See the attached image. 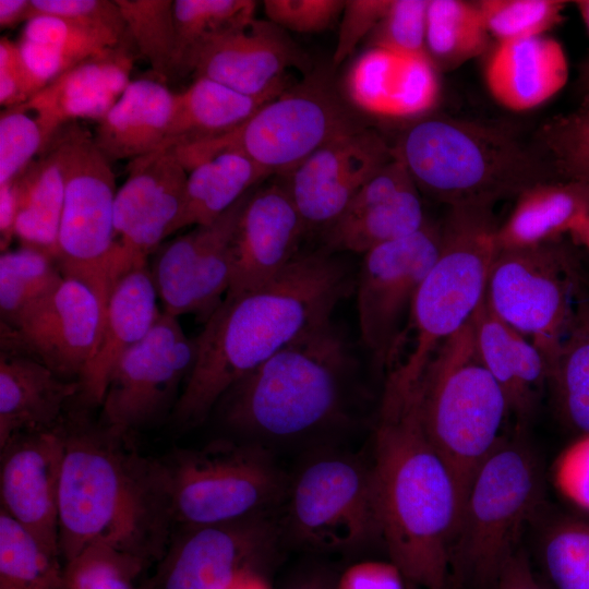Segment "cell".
Listing matches in <instances>:
<instances>
[{
  "mask_svg": "<svg viewBox=\"0 0 589 589\" xmlns=\"http://www.w3.org/2000/svg\"><path fill=\"white\" fill-rule=\"evenodd\" d=\"M342 254L301 253L262 287L225 294L194 338V360L172 411L181 428L201 424L240 378L314 325L353 290Z\"/></svg>",
  "mask_w": 589,
  "mask_h": 589,
  "instance_id": "cell-1",
  "label": "cell"
},
{
  "mask_svg": "<svg viewBox=\"0 0 589 589\" xmlns=\"http://www.w3.org/2000/svg\"><path fill=\"white\" fill-rule=\"evenodd\" d=\"M419 380L396 366L387 373L371 468L381 538L392 562L417 588L447 589L461 498L423 426Z\"/></svg>",
  "mask_w": 589,
  "mask_h": 589,
  "instance_id": "cell-2",
  "label": "cell"
},
{
  "mask_svg": "<svg viewBox=\"0 0 589 589\" xmlns=\"http://www.w3.org/2000/svg\"><path fill=\"white\" fill-rule=\"evenodd\" d=\"M59 493V550L64 562L105 544L146 563L161 558L171 517L164 462L141 455L104 423L65 424Z\"/></svg>",
  "mask_w": 589,
  "mask_h": 589,
  "instance_id": "cell-3",
  "label": "cell"
},
{
  "mask_svg": "<svg viewBox=\"0 0 589 589\" xmlns=\"http://www.w3.org/2000/svg\"><path fill=\"white\" fill-rule=\"evenodd\" d=\"M359 393L354 348L329 317L240 378L216 407L241 440L269 448L348 429Z\"/></svg>",
  "mask_w": 589,
  "mask_h": 589,
  "instance_id": "cell-4",
  "label": "cell"
},
{
  "mask_svg": "<svg viewBox=\"0 0 589 589\" xmlns=\"http://www.w3.org/2000/svg\"><path fill=\"white\" fill-rule=\"evenodd\" d=\"M392 146L419 192L448 207L491 206L555 180L540 152L503 127L447 116L409 122Z\"/></svg>",
  "mask_w": 589,
  "mask_h": 589,
  "instance_id": "cell-5",
  "label": "cell"
},
{
  "mask_svg": "<svg viewBox=\"0 0 589 589\" xmlns=\"http://www.w3.org/2000/svg\"><path fill=\"white\" fill-rule=\"evenodd\" d=\"M423 426L452 471L461 498L483 460L507 436L510 410L484 366L471 320L432 353L419 380Z\"/></svg>",
  "mask_w": 589,
  "mask_h": 589,
  "instance_id": "cell-6",
  "label": "cell"
},
{
  "mask_svg": "<svg viewBox=\"0 0 589 589\" xmlns=\"http://www.w3.org/2000/svg\"><path fill=\"white\" fill-rule=\"evenodd\" d=\"M544 496L540 461L522 431L506 436L477 469L450 552L459 586L494 589Z\"/></svg>",
  "mask_w": 589,
  "mask_h": 589,
  "instance_id": "cell-7",
  "label": "cell"
},
{
  "mask_svg": "<svg viewBox=\"0 0 589 589\" xmlns=\"http://www.w3.org/2000/svg\"><path fill=\"white\" fill-rule=\"evenodd\" d=\"M365 128L329 72L317 70L263 105L237 129L171 147L189 172L223 152H237L269 176L288 175L327 143Z\"/></svg>",
  "mask_w": 589,
  "mask_h": 589,
  "instance_id": "cell-8",
  "label": "cell"
},
{
  "mask_svg": "<svg viewBox=\"0 0 589 589\" xmlns=\"http://www.w3.org/2000/svg\"><path fill=\"white\" fill-rule=\"evenodd\" d=\"M491 206L449 207L441 224L437 257L416 294L408 328L414 346L397 366L418 378L435 349L473 316L485 298L490 271L498 251Z\"/></svg>",
  "mask_w": 589,
  "mask_h": 589,
  "instance_id": "cell-9",
  "label": "cell"
},
{
  "mask_svg": "<svg viewBox=\"0 0 589 589\" xmlns=\"http://www.w3.org/2000/svg\"><path fill=\"white\" fill-rule=\"evenodd\" d=\"M164 466L172 521L182 527L274 514L288 485L271 449L241 438L179 449Z\"/></svg>",
  "mask_w": 589,
  "mask_h": 589,
  "instance_id": "cell-10",
  "label": "cell"
},
{
  "mask_svg": "<svg viewBox=\"0 0 589 589\" xmlns=\"http://www.w3.org/2000/svg\"><path fill=\"white\" fill-rule=\"evenodd\" d=\"M278 519L283 536L318 552H349L380 536L371 461L323 453L288 480Z\"/></svg>",
  "mask_w": 589,
  "mask_h": 589,
  "instance_id": "cell-11",
  "label": "cell"
},
{
  "mask_svg": "<svg viewBox=\"0 0 589 589\" xmlns=\"http://www.w3.org/2000/svg\"><path fill=\"white\" fill-rule=\"evenodd\" d=\"M60 132L65 145V192L56 261L64 277L94 289L106 309L119 277L116 177L87 130L72 125Z\"/></svg>",
  "mask_w": 589,
  "mask_h": 589,
  "instance_id": "cell-12",
  "label": "cell"
},
{
  "mask_svg": "<svg viewBox=\"0 0 589 589\" xmlns=\"http://www.w3.org/2000/svg\"><path fill=\"white\" fill-rule=\"evenodd\" d=\"M574 288L569 256L553 241L498 250L485 301L498 318L538 348L551 372L575 314Z\"/></svg>",
  "mask_w": 589,
  "mask_h": 589,
  "instance_id": "cell-13",
  "label": "cell"
},
{
  "mask_svg": "<svg viewBox=\"0 0 589 589\" xmlns=\"http://www.w3.org/2000/svg\"><path fill=\"white\" fill-rule=\"evenodd\" d=\"M441 244V224L426 220L416 232L365 254L354 290L360 339L380 370L394 368L422 280Z\"/></svg>",
  "mask_w": 589,
  "mask_h": 589,
  "instance_id": "cell-14",
  "label": "cell"
},
{
  "mask_svg": "<svg viewBox=\"0 0 589 589\" xmlns=\"http://www.w3.org/2000/svg\"><path fill=\"white\" fill-rule=\"evenodd\" d=\"M193 360L194 338L178 317L161 312L115 364L100 404L101 423L129 434L173 411Z\"/></svg>",
  "mask_w": 589,
  "mask_h": 589,
  "instance_id": "cell-15",
  "label": "cell"
},
{
  "mask_svg": "<svg viewBox=\"0 0 589 589\" xmlns=\"http://www.w3.org/2000/svg\"><path fill=\"white\" fill-rule=\"evenodd\" d=\"M283 538L274 514L183 527L146 589H229L245 574H263Z\"/></svg>",
  "mask_w": 589,
  "mask_h": 589,
  "instance_id": "cell-16",
  "label": "cell"
},
{
  "mask_svg": "<svg viewBox=\"0 0 589 589\" xmlns=\"http://www.w3.org/2000/svg\"><path fill=\"white\" fill-rule=\"evenodd\" d=\"M250 191L209 225L163 243L149 266L163 312L205 323L224 300L232 274V239Z\"/></svg>",
  "mask_w": 589,
  "mask_h": 589,
  "instance_id": "cell-17",
  "label": "cell"
},
{
  "mask_svg": "<svg viewBox=\"0 0 589 589\" xmlns=\"http://www.w3.org/2000/svg\"><path fill=\"white\" fill-rule=\"evenodd\" d=\"M104 315L94 289L64 277L15 328L1 326V351L28 356L60 377L77 381L96 348Z\"/></svg>",
  "mask_w": 589,
  "mask_h": 589,
  "instance_id": "cell-18",
  "label": "cell"
},
{
  "mask_svg": "<svg viewBox=\"0 0 589 589\" xmlns=\"http://www.w3.org/2000/svg\"><path fill=\"white\" fill-rule=\"evenodd\" d=\"M115 201L119 276L147 263L172 233L185 196L188 171L171 147L131 160Z\"/></svg>",
  "mask_w": 589,
  "mask_h": 589,
  "instance_id": "cell-19",
  "label": "cell"
},
{
  "mask_svg": "<svg viewBox=\"0 0 589 589\" xmlns=\"http://www.w3.org/2000/svg\"><path fill=\"white\" fill-rule=\"evenodd\" d=\"M392 157V146L365 127L322 146L286 175L308 232L329 227Z\"/></svg>",
  "mask_w": 589,
  "mask_h": 589,
  "instance_id": "cell-20",
  "label": "cell"
},
{
  "mask_svg": "<svg viewBox=\"0 0 589 589\" xmlns=\"http://www.w3.org/2000/svg\"><path fill=\"white\" fill-rule=\"evenodd\" d=\"M1 509L49 550H59V493L64 457L63 421L24 433L1 448Z\"/></svg>",
  "mask_w": 589,
  "mask_h": 589,
  "instance_id": "cell-21",
  "label": "cell"
},
{
  "mask_svg": "<svg viewBox=\"0 0 589 589\" xmlns=\"http://www.w3.org/2000/svg\"><path fill=\"white\" fill-rule=\"evenodd\" d=\"M308 232L285 183L250 191L232 239V274L227 292L255 290L280 274L300 254Z\"/></svg>",
  "mask_w": 589,
  "mask_h": 589,
  "instance_id": "cell-22",
  "label": "cell"
},
{
  "mask_svg": "<svg viewBox=\"0 0 589 589\" xmlns=\"http://www.w3.org/2000/svg\"><path fill=\"white\" fill-rule=\"evenodd\" d=\"M426 220L418 188L393 155L323 231L322 248L330 253L363 255L416 232Z\"/></svg>",
  "mask_w": 589,
  "mask_h": 589,
  "instance_id": "cell-23",
  "label": "cell"
},
{
  "mask_svg": "<svg viewBox=\"0 0 589 589\" xmlns=\"http://www.w3.org/2000/svg\"><path fill=\"white\" fill-rule=\"evenodd\" d=\"M297 46L269 21H252L207 43L197 55L195 77H207L240 93L259 96L288 86L285 71L300 65Z\"/></svg>",
  "mask_w": 589,
  "mask_h": 589,
  "instance_id": "cell-24",
  "label": "cell"
},
{
  "mask_svg": "<svg viewBox=\"0 0 589 589\" xmlns=\"http://www.w3.org/2000/svg\"><path fill=\"white\" fill-rule=\"evenodd\" d=\"M132 45L129 38L84 59L27 101L47 148L65 123L75 119L98 122L116 104L131 82Z\"/></svg>",
  "mask_w": 589,
  "mask_h": 589,
  "instance_id": "cell-25",
  "label": "cell"
},
{
  "mask_svg": "<svg viewBox=\"0 0 589 589\" xmlns=\"http://www.w3.org/2000/svg\"><path fill=\"white\" fill-rule=\"evenodd\" d=\"M147 263L132 266L113 283L96 348L80 375L79 395L100 406L117 361L153 328L161 312Z\"/></svg>",
  "mask_w": 589,
  "mask_h": 589,
  "instance_id": "cell-26",
  "label": "cell"
},
{
  "mask_svg": "<svg viewBox=\"0 0 589 589\" xmlns=\"http://www.w3.org/2000/svg\"><path fill=\"white\" fill-rule=\"evenodd\" d=\"M483 79L498 105L524 112L543 105L564 87L568 62L560 41L549 35L495 43L485 55Z\"/></svg>",
  "mask_w": 589,
  "mask_h": 589,
  "instance_id": "cell-27",
  "label": "cell"
},
{
  "mask_svg": "<svg viewBox=\"0 0 589 589\" xmlns=\"http://www.w3.org/2000/svg\"><path fill=\"white\" fill-rule=\"evenodd\" d=\"M471 322L480 358L504 392L510 416L522 431L550 383L546 361L530 340L492 312L485 298Z\"/></svg>",
  "mask_w": 589,
  "mask_h": 589,
  "instance_id": "cell-28",
  "label": "cell"
},
{
  "mask_svg": "<svg viewBox=\"0 0 589 589\" xmlns=\"http://www.w3.org/2000/svg\"><path fill=\"white\" fill-rule=\"evenodd\" d=\"M80 393L41 362L21 353L0 356V448L13 437L56 429L68 400Z\"/></svg>",
  "mask_w": 589,
  "mask_h": 589,
  "instance_id": "cell-29",
  "label": "cell"
},
{
  "mask_svg": "<svg viewBox=\"0 0 589 589\" xmlns=\"http://www.w3.org/2000/svg\"><path fill=\"white\" fill-rule=\"evenodd\" d=\"M175 93L159 81H131L120 98L97 122L95 145L111 163L158 151L168 132Z\"/></svg>",
  "mask_w": 589,
  "mask_h": 589,
  "instance_id": "cell-30",
  "label": "cell"
},
{
  "mask_svg": "<svg viewBox=\"0 0 589 589\" xmlns=\"http://www.w3.org/2000/svg\"><path fill=\"white\" fill-rule=\"evenodd\" d=\"M288 86L252 96L207 77H195L183 92L175 93L173 112L159 149L185 145L228 133Z\"/></svg>",
  "mask_w": 589,
  "mask_h": 589,
  "instance_id": "cell-31",
  "label": "cell"
},
{
  "mask_svg": "<svg viewBox=\"0 0 589 589\" xmlns=\"http://www.w3.org/2000/svg\"><path fill=\"white\" fill-rule=\"evenodd\" d=\"M515 200L510 214L497 227L498 250L557 241L580 215L589 212V190L557 179L534 183Z\"/></svg>",
  "mask_w": 589,
  "mask_h": 589,
  "instance_id": "cell-32",
  "label": "cell"
},
{
  "mask_svg": "<svg viewBox=\"0 0 589 589\" xmlns=\"http://www.w3.org/2000/svg\"><path fill=\"white\" fill-rule=\"evenodd\" d=\"M44 153L19 178L14 236L22 247L57 259L65 192V145L60 131Z\"/></svg>",
  "mask_w": 589,
  "mask_h": 589,
  "instance_id": "cell-33",
  "label": "cell"
},
{
  "mask_svg": "<svg viewBox=\"0 0 589 589\" xmlns=\"http://www.w3.org/2000/svg\"><path fill=\"white\" fill-rule=\"evenodd\" d=\"M268 176L237 152H223L199 164L188 172L184 204L172 233L212 224Z\"/></svg>",
  "mask_w": 589,
  "mask_h": 589,
  "instance_id": "cell-34",
  "label": "cell"
},
{
  "mask_svg": "<svg viewBox=\"0 0 589 589\" xmlns=\"http://www.w3.org/2000/svg\"><path fill=\"white\" fill-rule=\"evenodd\" d=\"M477 1L429 0L425 52L437 71H452L491 48Z\"/></svg>",
  "mask_w": 589,
  "mask_h": 589,
  "instance_id": "cell-35",
  "label": "cell"
},
{
  "mask_svg": "<svg viewBox=\"0 0 589 589\" xmlns=\"http://www.w3.org/2000/svg\"><path fill=\"white\" fill-rule=\"evenodd\" d=\"M252 0H175L171 75L192 72L203 47L216 36L255 19Z\"/></svg>",
  "mask_w": 589,
  "mask_h": 589,
  "instance_id": "cell-36",
  "label": "cell"
},
{
  "mask_svg": "<svg viewBox=\"0 0 589 589\" xmlns=\"http://www.w3.org/2000/svg\"><path fill=\"white\" fill-rule=\"evenodd\" d=\"M62 275L55 257L27 247L1 252V326L15 328L61 284Z\"/></svg>",
  "mask_w": 589,
  "mask_h": 589,
  "instance_id": "cell-37",
  "label": "cell"
},
{
  "mask_svg": "<svg viewBox=\"0 0 589 589\" xmlns=\"http://www.w3.org/2000/svg\"><path fill=\"white\" fill-rule=\"evenodd\" d=\"M550 383L562 417L578 434L589 433V301L575 309L551 368Z\"/></svg>",
  "mask_w": 589,
  "mask_h": 589,
  "instance_id": "cell-38",
  "label": "cell"
},
{
  "mask_svg": "<svg viewBox=\"0 0 589 589\" xmlns=\"http://www.w3.org/2000/svg\"><path fill=\"white\" fill-rule=\"evenodd\" d=\"M61 555L0 512V589H63Z\"/></svg>",
  "mask_w": 589,
  "mask_h": 589,
  "instance_id": "cell-39",
  "label": "cell"
},
{
  "mask_svg": "<svg viewBox=\"0 0 589 589\" xmlns=\"http://www.w3.org/2000/svg\"><path fill=\"white\" fill-rule=\"evenodd\" d=\"M537 560L545 589H589V519L552 520L542 530Z\"/></svg>",
  "mask_w": 589,
  "mask_h": 589,
  "instance_id": "cell-40",
  "label": "cell"
},
{
  "mask_svg": "<svg viewBox=\"0 0 589 589\" xmlns=\"http://www.w3.org/2000/svg\"><path fill=\"white\" fill-rule=\"evenodd\" d=\"M537 141L554 178L589 190V96L575 110L544 122Z\"/></svg>",
  "mask_w": 589,
  "mask_h": 589,
  "instance_id": "cell-41",
  "label": "cell"
},
{
  "mask_svg": "<svg viewBox=\"0 0 589 589\" xmlns=\"http://www.w3.org/2000/svg\"><path fill=\"white\" fill-rule=\"evenodd\" d=\"M134 48L160 79L170 77L175 46L172 0H116Z\"/></svg>",
  "mask_w": 589,
  "mask_h": 589,
  "instance_id": "cell-42",
  "label": "cell"
},
{
  "mask_svg": "<svg viewBox=\"0 0 589 589\" xmlns=\"http://www.w3.org/2000/svg\"><path fill=\"white\" fill-rule=\"evenodd\" d=\"M477 3L495 43L546 35L563 21L567 5L561 0H480Z\"/></svg>",
  "mask_w": 589,
  "mask_h": 589,
  "instance_id": "cell-43",
  "label": "cell"
},
{
  "mask_svg": "<svg viewBox=\"0 0 589 589\" xmlns=\"http://www.w3.org/2000/svg\"><path fill=\"white\" fill-rule=\"evenodd\" d=\"M146 562L117 548L96 544L63 565V589H139L135 580Z\"/></svg>",
  "mask_w": 589,
  "mask_h": 589,
  "instance_id": "cell-44",
  "label": "cell"
},
{
  "mask_svg": "<svg viewBox=\"0 0 589 589\" xmlns=\"http://www.w3.org/2000/svg\"><path fill=\"white\" fill-rule=\"evenodd\" d=\"M21 39L48 46L73 67L93 55L127 40L69 20L48 15L28 20L23 27Z\"/></svg>",
  "mask_w": 589,
  "mask_h": 589,
  "instance_id": "cell-45",
  "label": "cell"
},
{
  "mask_svg": "<svg viewBox=\"0 0 589 589\" xmlns=\"http://www.w3.org/2000/svg\"><path fill=\"white\" fill-rule=\"evenodd\" d=\"M47 149L39 122L27 103L0 115V185L19 179Z\"/></svg>",
  "mask_w": 589,
  "mask_h": 589,
  "instance_id": "cell-46",
  "label": "cell"
},
{
  "mask_svg": "<svg viewBox=\"0 0 589 589\" xmlns=\"http://www.w3.org/2000/svg\"><path fill=\"white\" fill-rule=\"evenodd\" d=\"M428 5L429 0H390L384 16L369 36L371 48L407 59H428Z\"/></svg>",
  "mask_w": 589,
  "mask_h": 589,
  "instance_id": "cell-47",
  "label": "cell"
},
{
  "mask_svg": "<svg viewBox=\"0 0 589 589\" xmlns=\"http://www.w3.org/2000/svg\"><path fill=\"white\" fill-rule=\"evenodd\" d=\"M39 15L69 20L121 39L130 37L116 0H31L28 20Z\"/></svg>",
  "mask_w": 589,
  "mask_h": 589,
  "instance_id": "cell-48",
  "label": "cell"
},
{
  "mask_svg": "<svg viewBox=\"0 0 589 589\" xmlns=\"http://www.w3.org/2000/svg\"><path fill=\"white\" fill-rule=\"evenodd\" d=\"M550 480L561 497L589 515V433L578 434L558 453Z\"/></svg>",
  "mask_w": 589,
  "mask_h": 589,
  "instance_id": "cell-49",
  "label": "cell"
},
{
  "mask_svg": "<svg viewBox=\"0 0 589 589\" xmlns=\"http://www.w3.org/2000/svg\"><path fill=\"white\" fill-rule=\"evenodd\" d=\"M345 0H265L268 21L281 29L301 34L323 32L340 19Z\"/></svg>",
  "mask_w": 589,
  "mask_h": 589,
  "instance_id": "cell-50",
  "label": "cell"
},
{
  "mask_svg": "<svg viewBox=\"0 0 589 589\" xmlns=\"http://www.w3.org/2000/svg\"><path fill=\"white\" fill-rule=\"evenodd\" d=\"M390 0H346L332 65L337 68L369 37L384 16Z\"/></svg>",
  "mask_w": 589,
  "mask_h": 589,
  "instance_id": "cell-51",
  "label": "cell"
},
{
  "mask_svg": "<svg viewBox=\"0 0 589 589\" xmlns=\"http://www.w3.org/2000/svg\"><path fill=\"white\" fill-rule=\"evenodd\" d=\"M35 95L17 43L0 39V104L4 108L27 103Z\"/></svg>",
  "mask_w": 589,
  "mask_h": 589,
  "instance_id": "cell-52",
  "label": "cell"
},
{
  "mask_svg": "<svg viewBox=\"0 0 589 589\" xmlns=\"http://www.w3.org/2000/svg\"><path fill=\"white\" fill-rule=\"evenodd\" d=\"M335 589H408L401 570L390 562L364 561L348 567Z\"/></svg>",
  "mask_w": 589,
  "mask_h": 589,
  "instance_id": "cell-53",
  "label": "cell"
},
{
  "mask_svg": "<svg viewBox=\"0 0 589 589\" xmlns=\"http://www.w3.org/2000/svg\"><path fill=\"white\" fill-rule=\"evenodd\" d=\"M494 589H545L520 548L505 566Z\"/></svg>",
  "mask_w": 589,
  "mask_h": 589,
  "instance_id": "cell-54",
  "label": "cell"
},
{
  "mask_svg": "<svg viewBox=\"0 0 589 589\" xmlns=\"http://www.w3.org/2000/svg\"><path fill=\"white\" fill-rule=\"evenodd\" d=\"M19 179L0 185V248L8 251L15 238L14 228L19 212Z\"/></svg>",
  "mask_w": 589,
  "mask_h": 589,
  "instance_id": "cell-55",
  "label": "cell"
},
{
  "mask_svg": "<svg viewBox=\"0 0 589 589\" xmlns=\"http://www.w3.org/2000/svg\"><path fill=\"white\" fill-rule=\"evenodd\" d=\"M31 0H0L1 28L14 27L28 21Z\"/></svg>",
  "mask_w": 589,
  "mask_h": 589,
  "instance_id": "cell-56",
  "label": "cell"
},
{
  "mask_svg": "<svg viewBox=\"0 0 589 589\" xmlns=\"http://www.w3.org/2000/svg\"><path fill=\"white\" fill-rule=\"evenodd\" d=\"M568 233L589 251V212L580 215L574 221Z\"/></svg>",
  "mask_w": 589,
  "mask_h": 589,
  "instance_id": "cell-57",
  "label": "cell"
},
{
  "mask_svg": "<svg viewBox=\"0 0 589 589\" xmlns=\"http://www.w3.org/2000/svg\"><path fill=\"white\" fill-rule=\"evenodd\" d=\"M229 589H271L264 575L249 573L237 579Z\"/></svg>",
  "mask_w": 589,
  "mask_h": 589,
  "instance_id": "cell-58",
  "label": "cell"
},
{
  "mask_svg": "<svg viewBox=\"0 0 589 589\" xmlns=\"http://www.w3.org/2000/svg\"><path fill=\"white\" fill-rule=\"evenodd\" d=\"M575 5L577 7L579 11V14L589 34V0L576 1ZM588 84H589V58L582 65V70L580 72V77H579L580 89Z\"/></svg>",
  "mask_w": 589,
  "mask_h": 589,
  "instance_id": "cell-59",
  "label": "cell"
},
{
  "mask_svg": "<svg viewBox=\"0 0 589 589\" xmlns=\"http://www.w3.org/2000/svg\"><path fill=\"white\" fill-rule=\"evenodd\" d=\"M291 589H335V587H328L323 581L312 580L298 585Z\"/></svg>",
  "mask_w": 589,
  "mask_h": 589,
  "instance_id": "cell-60",
  "label": "cell"
},
{
  "mask_svg": "<svg viewBox=\"0 0 589 589\" xmlns=\"http://www.w3.org/2000/svg\"><path fill=\"white\" fill-rule=\"evenodd\" d=\"M581 92H584V96H589V84L582 87Z\"/></svg>",
  "mask_w": 589,
  "mask_h": 589,
  "instance_id": "cell-61",
  "label": "cell"
},
{
  "mask_svg": "<svg viewBox=\"0 0 589 589\" xmlns=\"http://www.w3.org/2000/svg\"><path fill=\"white\" fill-rule=\"evenodd\" d=\"M409 589H420V588H417V587H416V588H409Z\"/></svg>",
  "mask_w": 589,
  "mask_h": 589,
  "instance_id": "cell-62",
  "label": "cell"
},
{
  "mask_svg": "<svg viewBox=\"0 0 589 589\" xmlns=\"http://www.w3.org/2000/svg\"><path fill=\"white\" fill-rule=\"evenodd\" d=\"M139 589H141V588H139ZM145 589H146V588H145Z\"/></svg>",
  "mask_w": 589,
  "mask_h": 589,
  "instance_id": "cell-63",
  "label": "cell"
}]
</instances>
